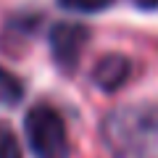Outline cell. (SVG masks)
I'll list each match as a JSON object with an SVG mask.
<instances>
[{
	"instance_id": "cell-1",
	"label": "cell",
	"mask_w": 158,
	"mask_h": 158,
	"mask_svg": "<svg viewBox=\"0 0 158 158\" xmlns=\"http://www.w3.org/2000/svg\"><path fill=\"white\" fill-rule=\"evenodd\" d=\"M24 132L34 158H69L63 118L50 106H34L24 118Z\"/></svg>"
},
{
	"instance_id": "cell-2",
	"label": "cell",
	"mask_w": 158,
	"mask_h": 158,
	"mask_svg": "<svg viewBox=\"0 0 158 158\" xmlns=\"http://www.w3.org/2000/svg\"><path fill=\"white\" fill-rule=\"evenodd\" d=\"M87 37H90V32H87L82 24H56V27L50 29V50H53V58H56V63L61 69H74L79 61V56H82V50H85L87 45Z\"/></svg>"
},
{
	"instance_id": "cell-3",
	"label": "cell",
	"mask_w": 158,
	"mask_h": 158,
	"mask_svg": "<svg viewBox=\"0 0 158 158\" xmlns=\"http://www.w3.org/2000/svg\"><path fill=\"white\" fill-rule=\"evenodd\" d=\"M129 71H132V66H129V61H127L124 56H106V58H100V61L95 63L92 79H95V85L100 87V90L113 92L129 79Z\"/></svg>"
},
{
	"instance_id": "cell-4",
	"label": "cell",
	"mask_w": 158,
	"mask_h": 158,
	"mask_svg": "<svg viewBox=\"0 0 158 158\" xmlns=\"http://www.w3.org/2000/svg\"><path fill=\"white\" fill-rule=\"evenodd\" d=\"M21 95H24L21 82H19V79L13 77L11 71L0 69V103H6V106H13V103L21 100Z\"/></svg>"
},
{
	"instance_id": "cell-5",
	"label": "cell",
	"mask_w": 158,
	"mask_h": 158,
	"mask_svg": "<svg viewBox=\"0 0 158 158\" xmlns=\"http://www.w3.org/2000/svg\"><path fill=\"white\" fill-rule=\"evenodd\" d=\"M0 158H21V148L8 124H0Z\"/></svg>"
},
{
	"instance_id": "cell-6",
	"label": "cell",
	"mask_w": 158,
	"mask_h": 158,
	"mask_svg": "<svg viewBox=\"0 0 158 158\" xmlns=\"http://www.w3.org/2000/svg\"><path fill=\"white\" fill-rule=\"evenodd\" d=\"M63 8L69 11H79V13H95V11H103L113 3V0H58Z\"/></svg>"
},
{
	"instance_id": "cell-7",
	"label": "cell",
	"mask_w": 158,
	"mask_h": 158,
	"mask_svg": "<svg viewBox=\"0 0 158 158\" xmlns=\"http://www.w3.org/2000/svg\"><path fill=\"white\" fill-rule=\"evenodd\" d=\"M135 6H140V8H156L158 6V0H132Z\"/></svg>"
}]
</instances>
